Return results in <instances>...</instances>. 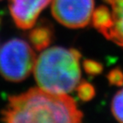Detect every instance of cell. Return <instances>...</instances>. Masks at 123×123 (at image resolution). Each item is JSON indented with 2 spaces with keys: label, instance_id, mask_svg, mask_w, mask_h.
Listing matches in <instances>:
<instances>
[{
  "label": "cell",
  "instance_id": "obj_3",
  "mask_svg": "<svg viewBox=\"0 0 123 123\" xmlns=\"http://www.w3.org/2000/svg\"><path fill=\"white\" fill-rule=\"evenodd\" d=\"M36 55L31 45L21 38H12L0 49V74L11 82H20L33 71Z\"/></svg>",
  "mask_w": 123,
  "mask_h": 123
},
{
  "label": "cell",
  "instance_id": "obj_10",
  "mask_svg": "<svg viewBox=\"0 0 123 123\" xmlns=\"http://www.w3.org/2000/svg\"><path fill=\"white\" fill-rule=\"evenodd\" d=\"M77 93L83 102H88L95 97L96 91L92 84L86 81H83L79 83V85L77 86Z\"/></svg>",
  "mask_w": 123,
  "mask_h": 123
},
{
  "label": "cell",
  "instance_id": "obj_7",
  "mask_svg": "<svg viewBox=\"0 0 123 123\" xmlns=\"http://www.w3.org/2000/svg\"><path fill=\"white\" fill-rule=\"evenodd\" d=\"M54 38V30L50 23H40L29 33L28 38L36 50L47 48Z\"/></svg>",
  "mask_w": 123,
  "mask_h": 123
},
{
  "label": "cell",
  "instance_id": "obj_4",
  "mask_svg": "<svg viewBox=\"0 0 123 123\" xmlns=\"http://www.w3.org/2000/svg\"><path fill=\"white\" fill-rule=\"evenodd\" d=\"M94 9V0H53L54 18L69 28H80L89 24Z\"/></svg>",
  "mask_w": 123,
  "mask_h": 123
},
{
  "label": "cell",
  "instance_id": "obj_11",
  "mask_svg": "<svg viewBox=\"0 0 123 123\" xmlns=\"http://www.w3.org/2000/svg\"><path fill=\"white\" fill-rule=\"evenodd\" d=\"M83 68L86 73L92 76L99 75L104 70V67L100 62L92 59H86L83 62Z\"/></svg>",
  "mask_w": 123,
  "mask_h": 123
},
{
  "label": "cell",
  "instance_id": "obj_2",
  "mask_svg": "<svg viewBox=\"0 0 123 123\" xmlns=\"http://www.w3.org/2000/svg\"><path fill=\"white\" fill-rule=\"evenodd\" d=\"M74 49L52 47L44 50L36 59L34 77L39 88L54 94H68L80 81V58Z\"/></svg>",
  "mask_w": 123,
  "mask_h": 123
},
{
  "label": "cell",
  "instance_id": "obj_8",
  "mask_svg": "<svg viewBox=\"0 0 123 123\" xmlns=\"http://www.w3.org/2000/svg\"><path fill=\"white\" fill-rule=\"evenodd\" d=\"M92 20L95 28L106 38L114 25L112 12L110 9L104 5L98 7L92 13Z\"/></svg>",
  "mask_w": 123,
  "mask_h": 123
},
{
  "label": "cell",
  "instance_id": "obj_6",
  "mask_svg": "<svg viewBox=\"0 0 123 123\" xmlns=\"http://www.w3.org/2000/svg\"><path fill=\"white\" fill-rule=\"evenodd\" d=\"M112 6L114 25L106 38L123 48V0H105Z\"/></svg>",
  "mask_w": 123,
  "mask_h": 123
},
{
  "label": "cell",
  "instance_id": "obj_5",
  "mask_svg": "<svg viewBox=\"0 0 123 123\" xmlns=\"http://www.w3.org/2000/svg\"><path fill=\"white\" fill-rule=\"evenodd\" d=\"M51 0H10V11L15 25L21 29L34 26L38 15Z\"/></svg>",
  "mask_w": 123,
  "mask_h": 123
},
{
  "label": "cell",
  "instance_id": "obj_1",
  "mask_svg": "<svg viewBox=\"0 0 123 123\" xmlns=\"http://www.w3.org/2000/svg\"><path fill=\"white\" fill-rule=\"evenodd\" d=\"M1 114L2 121L9 123H77L83 117L71 97L54 94L40 88H32L10 97Z\"/></svg>",
  "mask_w": 123,
  "mask_h": 123
},
{
  "label": "cell",
  "instance_id": "obj_9",
  "mask_svg": "<svg viewBox=\"0 0 123 123\" xmlns=\"http://www.w3.org/2000/svg\"><path fill=\"white\" fill-rule=\"evenodd\" d=\"M111 111L115 118L123 122V89L116 92L111 104Z\"/></svg>",
  "mask_w": 123,
  "mask_h": 123
},
{
  "label": "cell",
  "instance_id": "obj_12",
  "mask_svg": "<svg viewBox=\"0 0 123 123\" xmlns=\"http://www.w3.org/2000/svg\"><path fill=\"white\" fill-rule=\"evenodd\" d=\"M108 80L110 85L115 86H123V71L120 68L112 69L107 75Z\"/></svg>",
  "mask_w": 123,
  "mask_h": 123
},
{
  "label": "cell",
  "instance_id": "obj_13",
  "mask_svg": "<svg viewBox=\"0 0 123 123\" xmlns=\"http://www.w3.org/2000/svg\"><path fill=\"white\" fill-rule=\"evenodd\" d=\"M0 24H1V19H0Z\"/></svg>",
  "mask_w": 123,
  "mask_h": 123
}]
</instances>
